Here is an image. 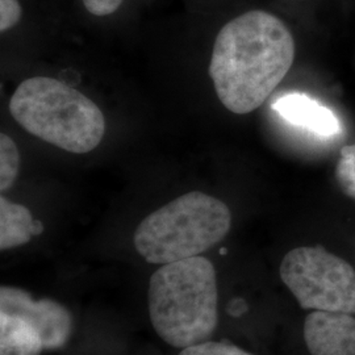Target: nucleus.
I'll list each match as a JSON object with an SVG mask.
<instances>
[{
  "instance_id": "nucleus-1",
  "label": "nucleus",
  "mask_w": 355,
  "mask_h": 355,
  "mask_svg": "<svg viewBox=\"0 0 355 355\" xmlns=\"http://www.w3.org/2000/svg\"><path fill=\"white\" fill-rule=\"evenodd\" d=\"M293 60L290 28L274 13L254 10L220 29L208 73L223 105L233 114H246L266 102Z\"/></svg>"
},
{
  "instance_id": "nucleus-2",
  "label": "nucleus",
  "mask_w": 355,
  "mask_h": 355,
  "mask_svg": "<svg viewBox=\"0 0 355 355\" xmlns=\"http://www.w3.org/2000/svg\"><path fill=\"white\" fill-rule=\"evenodd\" d=\"M149 318L167 345L184 349L208 341L218 324V287L214 263L198 255L162 265L148 291Z\"/></svg>"
},
{
  "instance_id": "nucleus-3",
  "label": "nucleus",
  "mask_w": 355,
  "mask_h": 355,
  "mask_svg": "<svg viewBox=\"0 0 355 355\" xmlns=\"http://www.w3.org/2000/svg\"><path fill=\"white\" fill-rule=\"evenodd\" d=\"M10 112L28 133L76 154L92 152L105 132L104 114L95 103L46 76L21 82L10 101Z\"/></svg>"
},
{
  "instance_id": "nucleus-4",
  "label": "nucleus",
  "mask_w": 355,
  "mask_h": 355,
  "mask_svg": "<svg viewBox=\"0 0 355 355\" xmlns=\"http://www.w3.org/2000/svg\"><path fill=\"white\" fill-rule=\"evenodd\" d=\"M230 225L227 204L193 191L146 216L135 232L133 243L146 262L162 266L209 250L227 237Z\"/></svg>"
},
{
  "instance_id": "nucleus-5",
  "label": "nucleus",
  "mask_w": 355,
  "mask_h": 355,
  "mask_svg": "<svg viewBox=\"0 0 355 355\" xmlns=\"http://www.w3.org/2000/svg\"><path fill=\"white\" fill-rule=\"evenodd\" d=\"M280 279L311 312L355 315V270L321 246H300L284 255Z\"/></svg>"
},
{
  "instance_id": "nucleus-6",
  "label": "nucleus",
  "mask_w": 355,
  "mask_h": 355,
  "mask_svg": "<svg viewBox=\"0 0 355 355\" xmlns=\"http://www.w3.org/2000/svg\"><path fill=\"white\" fill-rule=\"evenodd\" d=\"M0 312L26 320L37 330L45 350L62 349L73 333V316L66 306L51 299L35 300L17 287L1 286Z\"/></svg>"
},
{
  "instance_id": "nucleus-7",
  "label": "nucleus",
  "mask_w": 355,
  "mask_h": 355,
  "mask_svg": "<svg viewBox=\"0 0 355 355\" xmlns=\"http://www.w3.org/2000/svg\"><path fill=\"white\" fill-rule=\"evenodd\" d=\"M303 337L311 355H355V318L311 312L305 318Z\"/></svg>"
},
{
  "instance_id": "nucleus-8",
  "label": "nucleus",
  "mask_w": 355,
  "mask_h": 355,
  "mask_svg": "<svg viewBox=\"0 0 355 355\" xmlns=\"http://www.w3.org/2000/svg\"><path fill=\"white\" fill-rule=\"evenodd\" d=\"M271 108L291 125L321 139H331L343 130L337 114L304 92L286 94L272 103Z\"/></svg>"
},
{
  "instance_id": "nucleus-9",
  "label": "nucleus",
  "mask_w": 355,
  "mask_h": 355,
  "mask_svg": "<svg viewBox=\"0 0 355 355\" xmlns=\"http://www.w3.org/2000/svg\"><path fill=\"white\" fill-rule=\"evenodd\" d=\"M44 230L42 221L35 220L26 207L0 198V250L26 245Z\"/></svg>"
},
{
  "instance_id": "nucleus-10",
  "label": "nucleus",
  "mask_w": 355,
  "mask_h": 355,
  "mask_svg": "<svg viewBox=\"0 0 355 355\" xmlns=\"http://www.w3.org/2000/svg\"><path fill=\"white\" fill-rule=\"evenodd\" d=\"M44 350L37 330L26 320L0 312V355H41Z\"/></svg>"
},
{
  "instance_id": "nucleus-11",
  "label": "nucleus",
  "mask_w": 355,
  "mask_h": 355,
  "mask_svg": "<svg viewBox=\"0 0 355 355\" xmlns=\"http://www.w3.org/2000/svg\"><path fill=\"white\" fill-rule=\"evenodd\" d=\"M20 166V154L12 139L1 133L0 135V190L6 192L12 187Z\"/></svg>"
},
{
  "instance_id": "nucleus-12",
  "label": "nucleus",
  "mask_w": 355,
  "mask_h": 355,
  "mask_svg": "<svg viewBox=\"0 0 355 355\" xmlns=\"http://www.w3.org/2000/svg\"><path fill=\"white\" fill-rule=\"evenodd\" d=\"M336 177L343 192L355 199V145L345 146L341 150Z\"/></svg>"
},
{
  "instance_id": "nucleus-13",
  "label": "nucleus",
  "mask_w": 355,
  "mask_h": 355,
  "mask_svg": "<svg viewBox=\"0 0 355 355\" xmlns=\"http://www.w3.org/2000/svg\"><path fill=\"white\" fill-rule=\"evenodd\" d=\"M178 355H253L237 345L224 341H204L182 349Z\"/></svg>"
},
{
  "instance_id": "nucleus-14",
  "label": "nucleus",
  "mask_w": 355,
  "mask_h": 355,
  "mask_svg": "<svg viewBox=\"0 0 355 355\" xmlns=\"http://www.w3.org/2000/svg\"><path fill=\"white\" fill-rule=\"evenodd\" d=\"M23 7L19 0H0V32L6 33L20 23Z\"/></svg>"
},
{
  "instance_id": "nucleus-15",
  "label": "nucleus",
  "mask_w": 355,
  "mask_h": 355,
  "mask_svg": "<svg viewBox=\"0 0 355 355\" xmlns=\"http://www.w3.org/2000/svg\"><path fill=\"white\" fill-rule=\"evenodd\" d=\"M82 3L89 15L105 17L117 12L124 0H82Z\"/></svg>"
}]
</instances>
